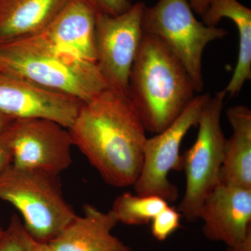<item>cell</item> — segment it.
I'll return each instance as SVG.
<instances>
[{"mask_svg": "<svg viewBox=\"0 0 251 251\" xmlns=\"http://www.w3.org/2000/svg\"><path fill=\"white\" fill-rule=\"evenodd\" d=\"M145 8L144 3L138 2L117 16L97 12V66L110 88L128 93L130 70L143 36Z\"/></svg>", "mask_w": 251, "mask_h": 251, "instance_id": "cell-8", "label": "cell"}, {"mask_svg": "<svg viewBox=\"0 0 251 251\" xmlns=\"http://www.w3.org/2000/svg\"><path fill=\"white\" fill-rule=\"evenodd\" d=\"M0 200L21 213L26 232L49 244L77 214L63 195L59 175L13 166L0 176Z\"/></svg>", "mask_w": 251, "mask_h": 251, "instance_id": "cell-4", "label": "cell"}, {"mask_svg": "<svg viewBox=\"0 0 251 251\" xmlns=\"http://www.w3.org/2000/svg\"><path fill=\"white\" fill-rule=\"evenodd\" d=\"M96 15L97 11L87 0H70L52 21L36 34L57 49L97 65Z\"/></svg>", "mask_w": 251, "mask_h": 251, "instance_id": "cell-12", "label": "cell"}, {"mask_svg": "<svg viewBox=\"0 0 251 251\" xmlns=\"http://www.w3.org/2000/svg\"><path fill=\"white\" fill-rule=\"evenodd\" d=\"M228 251H251V233L237 247L227 249Z\"/></svg>", "mask_w": 251, "mask_h": 251, "instance_id": "cell-23", "label": "cell"}, {"mask_svg": "<svg viewBox=\"0 0 251 251\" xmlns=\"http://www.w3.org/2000/svg\"><path fill=\"white\" fill-rule=\"evenodd\" d=\"M0 72L88 101L108 87L98 67L50 45L39 34L0 45Z\"/></svg>", "mask_w": 251, "mask_h": 251, "instance_id": "cell-3", "label": "cell"}, {"mask_svg": "<svg viewBox=\"0 0 251 251\" xmlns=\"http://www.w3.org/2000/svg\"><path fill=\"white\" fill-rule=\"evenodd\" d=\"M184 67L156 36L143 33L130 70L128 94L147 132L168 128L196 95Z\"/></svg>", "mask_w": 251, "mask_h": 251, "instance_id": "cell-2", "label": "cell"}, {"mask_svg": "<svg viewBox=\"0 0 251 251\" xmlns=\"http://www.w3.org/2000/svg\"><path fill=\"white\" fill-rule=\"evenodd\" d=\"M118 224L111 210L86 204L82 216H75L49 244L53 251H132L112 234Z\"/></svg>", "mask_w": 251, "mask_h": 251, "instance_id": "cell-13", "label": "cell"}, {"mask_svg": "<svg viewBox=\"0 0 251 251\" xmlns=\"http://www.w3.org/2000/svg\"><path fill=\"white\" fill-rule=\"evenodd\" d=\"M181 213L168 204L151 221V232L153 237L159 241H166L181 226Z\"/></svg>", "mask_w": 251, "mask_h": 251, "instance_id": "cell-19", "label": "cell"}, {"mask_svg": "<svg viewBox=\"0 0 251 251\" xmlns=\"http://www.w3.org/2000/svg\"><path fill=\"white\" fill-rule=\"evenodd\" d=\"M142 27L143 33L166 44L184 67L196 93H202L203 52L209 43L226 37L228 31L198 21L188 0H159L145 6Z\"/></svg>", "mask_w": 251, "mask_h": 251, "instance_id": "cell-5", "label": "cell"}, {"mask_svg": "<svg viewBox=\"0 0 251 251\" xmlns=\"http://www.w3.org/2000/svg\"><path fill=\"white\" fill-rule=\"evenodd\" d=\"M12 165L59 175L72 165L74 146L68 128L44 119L14 120L9 125Z\"/></svg>", "mask_w": 251, "mask_h": 251, "instance_id": "cell-9", "label": "cell"}, {"mask_svg": "<svg viewBox=\"0 0 251 251\" xmlns=\"http://www.w3.org/2000/svg\"><path fill=\"white\" fill-rule=\"evenodd\" d=\"M27 251H53V250L51 249L49 244L39 243L34 240Z\"/></svg>", "mask_w": 251, "mask_h": 251, "instance_id": "cell-24", "label": "cell"}, {"mask_svg": "<svg viewBox=\"0 0 251 251\" xmlns=\"http://www.w3.org/2000/svg\"><path fill=\"white\" fill-rule=\"evenodd\" d=\"M169 203L154 196H140L125 192L117 196L111 211L119 223L128 226L150 224Z\"/></svg>", "mask_w": 251, "mask_h": 251, "instance_id": "cell-17", "label": "cell"}, {"mask_svg": "<svg viewBox=\"0 0 251 251\" xmlns=\"http://www.w3.org/2000/svg\"><path fill=\"white\" fill-rule=\"evenodd\" d=\"M73 144L110 186H133L141 173L147 130L128 93L107 87L81 105L68 128Z\"/></svg>", "mask_w": 251, "mask_h": 251, "instance_id": "cell-1", "label": "cell"}, {"mask_svg": "<svg viewBox=\"0 0 251 251\" xmlns=\"http://www.w3.org/2000/svg\"><path fill=\"white\" fill-rule=\"evenodd\" d=\"M232 133L226 139L220 181L224 184L251 188V110L235 105L227 110Z\"/></svg>", "mask_w": 251, "mask_h": 251, "instance_id": "cell-15", "label": "cell"}, {"mask_svg": "<svg viewBox=\"0 0 251 251\" xmlns=\"http://www.w3.org/2000/svg\"><path fill=\"white\" fill-rule=\"evenodd\" d=\"M13 120L14 119L0 113V135L4 131Z\"/></svg>", "mask_w": 251, "mask_h": 251, "instance_id": "cell-25", "label": "cell"}, {"mask_svg": "<svg viewBox=\"0 0 251 251\" xmlns=\"http://www.w3.org/2000/svg\"><path fill=\"white\" fill-rule=\"evenodd\" d=\"M226 97L221 91L209 97L200 116L196 141L181 155L186 187L178 210L188 222L198 220L203 202L221 183L226 141L221 113Z\"/></svg>", "mask_w": 251, "mask_h": 251, "instance_id": "cell-6", "label": "cell"}, {"mask_svg": "<svg viewBox=\"0 0 251 251\" xmlns=\"http://www.w3.org/2000/svg\"><path fill=\"white\" fill-rule=\"evenodd\" d=\"M70 0H0V45L44 29Z\"/></svg>", "mask_w": 251, "mask_h": 251, "instance_id": "cell-14", "label": "cell"}, {"mask_svg": "<svg viewBox=\"0 0 251 251\" xmlns=\"http://www.w3.org/2000/svg\"><path fill=\"white\" fill-rule=\"evenodd\" d=\"M198 219L204 237L237 247L251 233V188L220 183L201 206Z\"/></svg>", "mask_w": 251, "mask_h": 251, "instance_id": "cell-11", "label": "cell"}, {"mask_svg": "<svg viewBox=\"0 0 251 251\" xmlns=\"http://www.w3.org/2000/svg\"><path fill=\"white\" fill-rule=\"evenodd\" d=\"M202 18V23L211 27H216L223 18H228L237 28V65L229 83L223 90L226 96H237L246 82L251 79V10L238 0H211Z\"/></svg>", "mask_w": 251, "mask_h": 251, "instance_id": "cell-16", "label": "cell"}, {"mask_svg": "<svg viewBox=\"0 0 251 251\" xmlns=\"http://www.w3.org/2000/svg\"><path fill=\"white\" fill-rule=\"evenodd\" d=\"M97 12L110 16H117L129 9L128 0H87Z\"/></svg>", "mask_w": 251, "mask_h": 251, "instance_id": "cell-20", "label": "cell"}, {"mask_svg": "<svg viewBox=\"0 0 251 251\" xmlns=\"http://www.w3.org/2000/svg\"><path fill=\"white\" fill-rule=\"evenodd\" d=\"M210 97L209 93L197 94L172 125L147 139L141 173L133 186L135 194L158 196L168 203L177 200L179 190L168 175L173 171H182L181 143L190 129L197 126L201 112Z\"/></svg>", "mask_w": 251, "mask_h": 251, "instance_id": "cell-7", "label": "cell"}, {"mask_svg": "<svg viewBox=\"0 0 251 251\" xmlns=\"http://www.w3.org/2000/svg\"><path fill=\"white\" fill-rule=\"evenodd\" d=\"M82 103L69 94L0 72V113L14 120L44 119L69 128Z\"/></svg>", "mask_w": 251, "mask_h": 251, "instance_id": "cell-10", "label": "cell"}, {"mask_svg": "<svg viewBox=\"0 0 251 251\" xmlns=\"http://www.w3.org/2000/svg\"><path fill=\"white\" fill-rule=\"evenodd\" d=\"M3 231H4V229L0 227V237H1V234L3 233Z\"/></svg>", "mask_w": 251, "mask_h": 251, "instance_id": "cell-26", "label": "cell"}, {"mask_svg": "<svg viewBox=\"0 0 251 251\" xmlns=\"http://www.w3.org/2000/svg\"><path fill=\"white\" fill-rule=\"evenodd\" d=\"M9 125L0 135V176L12 164L13 150Z\"/></svg>", "mask_w": 251, "mask_h": 251, "instance_id": "cell-21", "label": "cell"}, {"mask_svg": "<svg viewBox=\"0 0 251 251\" xmlns=\"http://www.w3.org/2000/svg\"><path fill=\"white\" fill-rule=\"evenodd\" d=\"M193 12L202 16L209 6L211 0H188Z\"/></svg>", "mask_w": 251, "mask_h": 251, "instance_id": "cell-22", "label": "cell"}, {"mask_svg": "<svg viewBox=\"0 0 251 251\" xmlns=\"http://www.w3.org/2000/svg\"><path fill=\"white\" fill-rule=\"evenodd\" d=\"M33 241L34 239L26 232L21 219L14 214L0 237V251H27Z\"/></svg>", "mask_w": 251, "mask_h": 251, "instance_id": "cell-18", "label": "cell"}]
</instances>
